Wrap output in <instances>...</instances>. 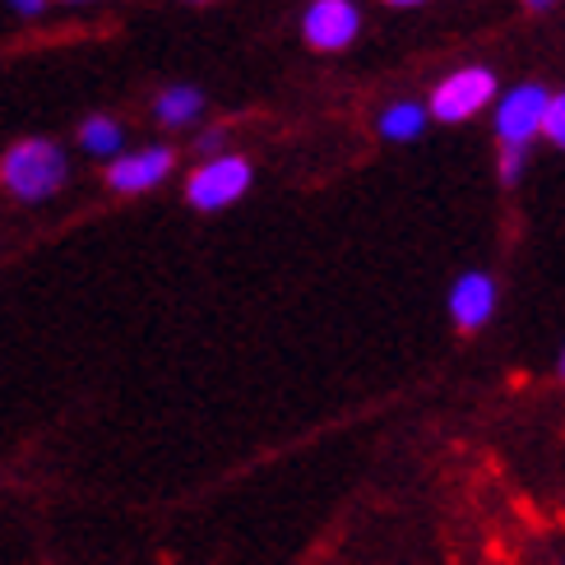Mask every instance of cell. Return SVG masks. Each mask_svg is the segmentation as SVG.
Returning <instances> with one entry per match:
<instances>
[{"label": "cell", "instance_id": "14", "mask_svg": "<svg viewBox=\"0 0 565 565\" xmlns=\"http://www.w3.org/2000/svg\"><path fill=\"white\" fill-rule=\"evenodd\" d=\"M42 6H46V0H14V10H19V14H38Z\"/></svg>", "mask_w": 565, "mask_h": 565}, {"label": "cell", "instance_id": "15", "mask_svg": "<svg viewBox=\"0 0 565 565\" xmlns=\"http://www.w3.org/2000/svg\"><path fill=\"white\" fill-rule=\"evenodd\" d=\"M529 6H533V10H547V6H552V0H529Z\"/></svg>", "mask_w": 565, "mask_h": 565}, {"label": "cell", "instance_id": "16", "mask_svg": "<svg viewBox=\"0 0 565 565\" xmlns=\"http://www.w3.org/2000/svg\"><path fill=\"white\" fill-rule=\"evenodd\" d=\"M390 6H422V0H390Z\"/></svg>", "mask_w": 565, "mask_h": 565}, {"label": "cell", "instance_id": "17", "mask_svg": "<svg viewBox=\"0 0 565 565\" xmlns=\"http://www.w3.org/2000/svg\"><path fill=\"white\" fill-rule=\"evenodd\" d=\"M561 381H565V348H561Z\"/></svg>", "mask_w": 565, "mask_h": 565}, {"label": "cell", "instance_id": "4", "mask_svg": "<svg viewBox=\"0 0 565 565\" xmlns=\"http://www.w3.org/2000/svg\"><path fill=\"white\" fill-rule=\"evenodd\" d=\"M547 88L520 84L497 103V135L505 149H524L533 135H543V111H547Z\"/></svg>", "mask_w": 565, "mask_h": 565}, {"label": "cell", "instance_id": "7", "mask_svg": "<svg viewBox=\"0 0 565 565\" xmlns=\"http://www.w3.org/2000/svg\"><path fill=\"white\" fill-rule=\"evenodd\" d=\"M497 311V278L482 274V269H468L455 278L450 288V316L459 329H482Z\"/></svg>", "mask_w": 565, "mask_h": 565}, {"label": "cell", "instance_id": "10", "mask_svg": "<svg viewBox=\"0 0 565 565\" xmlns=\"http://www.w3.org/2000/svg\"><path fill=\"white\" fill-rule=\"evenodd\" d=\"M79 145L93 153V158H116L121 153V126L111 116H88L79 126Z\"/></svg>", "mask_w": 565, "mask_h": 565}, {"label": "cell", "instance_id": "3", "mask_svg": "<svg viewBox=\"0 0 565 565\" xmlns=\"http://www.w3.org/2000/svg\"><path fill=\"white\" fill-rule=\"evenodd\" d=\"M246 191H250V162L237 158V153L209 158L204 168H195L191 181H185V195H191L195 209H227V204H237Z\"/></svg>", "mask_w": 565, "mask_h": 565}, {"label": "cell", "instance_id": "8", "mask_svg": "<svg viewBox=\"0 0 565 565\" xmlns=\"http://www.w3.org/2000/svg\"><path fill=\"white\" fill-rule=\"evenodd\" d=\"M153 111H158V121H162V126H191L195 116L204 111V93L191 88V84L162 88V93H158V103H153Z\"/></svg>", "mask_w": 565, "mask_h": 565}, {"label": "cell", "instance_id": "9", "mask_svg": "<svg viewBox=\"0 0 565 565\" xmlns=\"http://www.w3.org/2000/svg\"><path fill=\"white\" fill-rule=\"evenodd\" d=\"M427 107L422 103H394L381 111V135L385 139H398V145H408V139H417L422 130H427Z\"/></svg>", "mask_w": 565, "mask_h": 565}, {"label": "cell", "instance_id": "11", "mask_svg": "<svg viewBox=\"0 0 565 565\" xmlns=\"http://www.w3.org/2000/svg\"><path fill=\"white\" fill-rule=\"evenodd\" d=\"M543 135L552 139L556 149H565V93L547 98V111H543Z\"/></svg>", "mask_w": 565, "mask_h": 565}, {"label": "cell", "instance_id": "18", "mask_svg": "<svg viewBox=\"0 0 565 565\" xmlns=\"http://www.w3.org/2000/svg\"><path fill=\"white\" fill-rule=\"evenodd\" d=\"M70 6H79V0H70Z\"/></svg>", "mask_w": 565, "mask_h": 565}, {"label": "cell", "instance_id": "1", "mask_svg": "<svg viewBox=\"0 0 565 565\" xmlns=\"http://www.w3.org/2000/svg\"><path fill=\"white\" fill-rule=\"evenodd\" d=\"M70 162L52 139H19V145L0 158V181L14 200H46L65 185Z\"/></svg>", "mask_w": 565, "mask_h": 565}, {"label": "cell", "instance_id": "6", "mask_svg": "<svg viewBox=\"0 0 565 565\" xmlns=\"http://www.w3.org/2000/svg\"><path fill=\"white\" fill-rule=\"evenodd\" d=\"M172 172V149H139V153H116L107 168V185L121 195H139L162 185V177Z\"/></svg>", "mask_w": 565, "mask_h": 565}, {"label": "cell", "instance_id": "2", "mask_svg": "<svg viewBox=\"0 0 565 565\" xmlns=\"http://www.w3.org/2000/svg\"><path fill=\"white\" fill-rule=\"evenodd\" d=\"M491 98H497V75L482 65H468L436 84L427 116H436V121H468V116H478Z\"/></svg>", "mask_w": 565, "mask_h": 565}, {"label": "cell", "instance_id": "13", "mask_svg": "<svg viewBox=\"0 0 565 565\" xmlns=\"http://www.w3.org/2000/svg\"><path fill=\"white\" fill-rule=\"evenodd\" d=\"M223 145H227V135H223V130H204V135H200V149H204L209 158H218Z\"/></svg>", "mask_w": 565, "mask_h": 565}, {"label": "cell", "instance_id": "5", "mask_svg": "<svg viewBox=\"0 0 565 565\" xmlns=\"http://www.w3.org/2000/svg\"><path fill=\"white\" fill-rule=\"evenodd\" d=\"M362 29V10L352 0H316L301 19V33L316 52H343Z\"/></svg>", "mask_w": 565, "mask_h": 565}, {"label": "cell", "instance_id": "12", "mask_svg": "<svg viewBox=\"0 0 565 565\" xmlns=\"http://www.w3.org/2000/svg\"><path fill=\"white\" fill-rule=\"evenodd\" d=\"M497 177H501L505 185H514V181H520V177H524V149H501Z\"/></svg>", "mask_w": 565, "mask_h": 565}]
</instances>
